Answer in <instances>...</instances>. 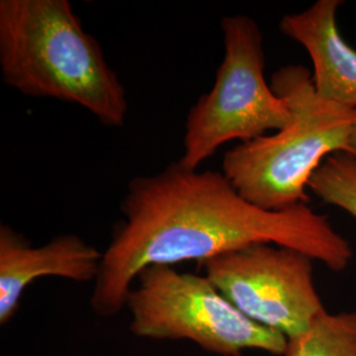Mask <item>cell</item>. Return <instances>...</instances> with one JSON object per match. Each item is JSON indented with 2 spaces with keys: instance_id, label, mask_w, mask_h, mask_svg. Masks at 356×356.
Instances as JSON below:
<instances>
[{
  "instance_id": "6da1fadb",
  "label": "cell",
  "mask_w": 356,
  "mask_h": 356,
  "mask_svg": "<svg viewBox=\"0 0 356 356\" xmlns=\"http://www.w3.org/2000/svg\"><path fill=\"white\" fill-rule=\"evenodd\" d=\"M124 219L103 251L90 305L114 317L127 304L143 269L200 264L252 244H277L309 254L332 272H343L354 252L326 216L306 204L272 211L251 204L222 172L172 163L129 181L120 204Z\"/></svg>"
},
{
  "instance_id": "7a4b0ae2",
  "label": "cell",
  "mask_w": 356,
  "mask_h": 356,
  "mask_svg": "<svg viewBox=\"0 0 356 356\" xmlns=\"http://www.w3.org/2000/svg\"><path fill=\"white\" fill-rule=\"evenodd\" d=\"M0 72L26 97L81 106L107 127L126 123V89L69 0H0Z\"/></svg>"
},
{
  "instance_id": "3957f363",
  "label": "cell",
  "mask_w": 356,
  "mask_h": 356,
  "mask_svg": "<svg viewBox=\"0 0 356 356\" xmlns=\"http://www.w3.org/2000/svg\"><path fill=\"white\" fill-rule=\"evenodd\" d=\"M270 88L292 118L276 132L239 143L223 156L222 173L251 204L279 211L306 204L309 181L334 153L350 152L356 110L322 99L302 65L279 67Z\"/></svg>"
},
{
  "instance_id": "277c9868",
  "label": "cell",
  "mask_w": 356,
  "mask_h": 356,
  "mask_svg": "<svg viewBox=\"0 0 356 356\" xmlns=\"http://www.w3.org/2000/svg\"><path fill=\"white\" fill-rule=\"evenodd\" d=\"M225 56L211 90L191 106L185 122L184 153L178 160L191 169L213 157L229 141L239 143L279 131L292 114L268 83L264 36L245 15L223 17Z\"/></svg>"
},
{
  "instance_id": "5b68a950",
  "label": "cell",
  "mask_w": 356,
  "mask_h": 356,
  "mask_svg": "<svg viewBox=\"0 0 356 356\" xmlns=\"http://www.w3.org/2000/svg\"><path fill=\"white\" fill-rule=\"evenodd\" d=\"M135 282L126 304L135 337L191 341L220 356H242L247 350L285 356L288 338L245 317L206 276L151 266Z\"/></svg>"
},
{
  "instance_id": "8992f818",
  "label": "cell",
  "mask_w": 356,
  "mask_h": 356,
  "mask_svg": "<svg viewBox=\"0 0 356 356\" xmlns=\"http://www.w3.org/2000/svg\"><path fill=\"white\" fill-rule=\"evenodd\" d=\"M314 260L277 244H252L200 266L232 305L288 341L302 335L327 310L314 284Z\"/></svg>"
},
{
  "instance_id": "52a82bcc",
  "label": "cell",
  "mask_w": 356,
  "mask_h": 356,
  "mask_svg": "<svg viewBox=\"0 0 356 356\" xmlns=\"http://www.w3.org/2000/svg\"><path fill=\"white\" fill-rule=\"evenodd\" d=\"M103 251L81 236L65 234L33 247L22 234L0 226V325H7L19 310L26 288L41 277L74 282H95Z\"/></svg>"
},
{
  "instance_id": "ba28073f",
  "label": "cell",
  "mask_w": 356,
  "mask_h": 356,
  "mask_svg": "<svg viewBox=\"0 0 356 356\" xmlns=\"http://www.w3.org/2000/svg\"><path fill=\"white\" fill-rule=\"evenodd\" d=\"M342 4L341 0H318L302 13L285 15L279 29L310 56L319 97L356 110V51L342 38L337 23Z\"/></svg>"
},
{
  "instance_id": "9c48e42d",
  "label": "cell",
  "mask_w": 356,
  "mask_h": 356,
  "mask_svg": "<svg viewBox=\"0 0 356 356\" xmlns=\"http://www.w3.org/2000/svg\"><path fill=\"white\" fill-rule=\"evenodd\" d=\"M285 356H356V310L323 313L288 342Z\"/></svg>"
},
{
  "instance_id": "30bf717a",
  "label": "cell",
  "mask_w": 356,
  "mask_h": 356,
  "mask_svg": "<svg viewBox=\"0 0 356 356\" xmlns=\"http://www.w3.org/2000/svg\"><path fill=\"white\" fill-rule=\"evenodd\" d=\"M309 189L325 204L356 218V156L337 152L329 156L309 181Z\"/></svg>"
},
{
  "instance_id": "8fae6325",
  "label": "cell",
  "mask_w": 356,
  "mask_h": 356,
  "mask_svg": "<svg viewBox=\"0 0 356 356\" xmlns=\"http://www.w3.org/2000/svg\"><path fill=\"white\" fill-rule=\"evenodd\" d=\"M351 154H355L356 156V120L354 128H353V132H351V139H350V152Z\"/></svg>"
}]
</instances>
